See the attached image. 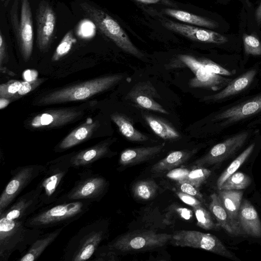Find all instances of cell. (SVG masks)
Here are the masks:
<instances>
[{"mask_svg":"<svg viewBox=\"0 0 261 261\" xmlns=\"http://www.w3.org/2000/svg\"><path fill=\"white\" fill-rule=\"evenodd\" d=\"M79 232L75 240L73 247L68 249L69 257L67 260L83 261L90 258L97 249L103 237L102 229L96 228V223L90 224Z\"/></svg>","mask_w":261,"mask_h":261,"instance_id":"11","label":"cell"},{"mask_svg":"<svg viewBox=\"0 0 261 261\" xmlns=\"http://www.w3.org/2000/svg\"><path fill=\"white\" fill-rule=\"evenodd\" d=\"M76 41L72 31L68 32L57 47L53 55L52 61H57L67 54Z\"/></svg>","mask_w":261,"mask_h":261,"instance_id":"37","label":"cell"},{"mask_svg":"<svg viewBox=\"0 0 261 261\" xmlns=\"http://www.w3.org/2000/svg\"><path fill=\"white\" fill-rule=\"evenodd\" d=\"M164 12L176 19L187 23L211 29H215L219 27L218 23L213 20L186 11L166 9L164 10Z\"/></svg>","mask_w":261,"mask_h":261,"instance_id":"31","label":"cell"},{"mask_svg":"<svg viewBox=\"0 0 261 261\" xmlns=\"http://www.w3.org/2000/svg\"><path fill=\"white\" fill-rule=\"evenodd\" d=\"M22 82L11 80L0 85V97L11 99L17 98V93L21 86Z\"/></svg>","mask_w":261,"mask_h":261,"instance_id":"39","label":"cell"},{"mask_svg":"<svg viewBox=\"0 0 261 261\" xmlns=\"http://www.w3.org/2000/svg\"><path fill=\"white\" fill-rule=\"evenodd\" d=\"M81 9L98 29L124 51L138 59L144 54L133 43L119 24L103 10L87 2L80 4Z\"/></svg>","mask_w":261,"mask_h":261,"instance_id":"4","label":"cell"},{"mask_svg":"<svg viewBox=\"0 0 261 261\" xmlns=\"http://www.w3.org/2000/svg\"><path fill=\"white\" fill-rule=\"evenodd\" d=\"M180 178L178 182L189 183L197 188H199L208 178L211 171L203 167H196Z\"/></svg>","mask_w":261,"mask_h":261,"instance_id":"35","label":"cell"},{"mask_svg":"<svg viewBox=\"0 0 261 261\" xmlns=\"http://www.w3.org/2000/svg\"><path fill=\"white\" fill-rule=\"evenodd\" d=\"M42 188L39 183L34 189L20 197L12 203L0 216L9 220L21 219L26 220L42 204L40 200Z\"/></svg>","mask_w":261,"mask_h":261,"instance_id":"15","label":"cell"},{"mask_svg":"<svg viewBox=\"0 0 261 261\" xmlns=\"http://www.w3.org/2000/svg\"><path fill=\"white\" fill-rule=\"evenodd\" d=\"M99 123L89 118L81 125L73 129L59 143L60 149H67L89 139L98 128Z\"/></svg>","mask_w":261,"mask_h":261,"instance_id":"22","label":"cell"},{"mask_svg":"<svg viewBox=\"0 0 261 261\" xmlns=\"http://www.w3.org/2000/svg\"><path fill=\"white\" fill-rule=\"evenodd\" d=\"M261 111V94L227 109L214 116L213 120L226 123L238 121Z\"/></svg>","mask_w":261,"mask_h":261,"instance_id":"19","label":"cell"},{"mask_svg":"<svg viewBox=\"0 0 261 261\" xmlns=\"http://www.w3.org/2000/svg\"><path fill=\"white\" fill-rule=\"evenodd\" d=\"M15 29L21 54L27 62L31 56L34 41L32 14L29 0L21 1L19 24Z\"/></svg>","mask_w":261,"mask_h":261,"instance_id":"16","label":"cell"},{"mask_svg":"<svg viewBox=\"0 0 261 261\" xmlns=\"http://www.w3.org/2000/svg\"><path fill=\"white\" fill-rule=\"evenodd\" d=\"M197 152V149L174 151L154 164L150 171L159 173L170 171L188 161Z\"/></svg>","mask_w":261,"mask_h":261,"instance_id":"26","label":"cell"},{"mask_svg":"<svg viewBox=\"0 0 261 261\" xmlns=\"http://www.w3.org/2000/svg\"><path fill=\"white\" fill-rule=\"evenodd\" d=\"M257 71L252 69L243 73L236 79L232 80L220 92L205 96L203 101H218L238 94L246 89L253 80Z\"/></svg>","mask_w":261,"mask_h":261,"instance_id":"23","label":"cell"},{"mask_svg":"<svg viewBox=\"0 0 261 261\" xmlns=\"http://www.w3.org/2000/svg\"><path fill=\"white\" fill-rule=\"evenodd\" d=\"M26 220H9L0 216V257L7 260L15 251L30 247L41 236L42 229L30 228Z\"/></svg>","mask_w":261,"mask_h":261,"instance_id":"3","label":"cell"},{"mask_svg":"<svg viewBox=\"0 0 261 261\" xmlns=\"http://www.w3.org/2000/svg\"><path fill=\"white\" fill-rule=\"evenodd\" d=\"M44 81V79H37L32 81L22 82L21 86L17 93V97L26 95L38 87Z\"/></svg>","mask_w":261,"mask_h":261,"instance_id":"41","label":"cell"},{"mask_svg":"<svg viewBox=\"0 0 261 261\" xmlns=\"http://www.w3.org/2000/svg\"><path fill=\"white\" fill-rule=\"evenodd\" d=\"M122 74H111L55 90L41 97L37 106H47L86 100L108 90L123 79Z\"/></svg>","mask_w":261,"mask_h":261,"instance_id":"1","label":"cell"},{"mask_svg":"<svg viewBox=\"0 0 261 261\" xmlns=\"http://www.w3.org/2000/svg\"><path fill=\"white\" fill-rule=\"evenodd\" d=\"M255 19L258 24L261 23V3L256 10Z\"/></svg>","mask_w":261,"mask_h":261,"instance_id":"47","label":"cell"},{"mask_svg":"<svg viewBox=\"0 0 261 261\" xmlns=\"http://www.w3.org/2000/svg\"><path fill=\"white\" fill-rule=\"evenodd\" d=\"M237 220L244 233L254 238L261 237L260 220L255 207L247 199L242 201Z\"/></svg>","mask_w":261,"mask_h":261,"instance_id":"20","label":"cell"},{"mask_svg":"<svg viewBox=\"0 0 261 261\" xmlns=\"http://www.w3.org/2000/svg\"><path fill=\"white\" fill-rule=\"evenodd\" d=\"M249 134L247 132H243L215 145L206 154L196 160L193 163L194 165L196 167H203L223 162L233 155L243 146Z\"/></svg>","mask_w":261,"mask_h":261,"instance_id":"10","label":"cell"},{"mask_svg":"<svg viewBox=\"0 0 261 261\" xmlns=\"http://www.w3.org/2000/svg\"><path fill=\"white\" fill-rule=\"evenodd\" d=\"M45 168L42 165H28L16 169L1 195L0 214L12 203L35 178L44 173Z\"/></svg>","mask_w":261,"mask_h":261,"instance_id":"7","label":"cell"},{"mask_svg":"<svg viewBox=\"0 0 261 261\" xmlns=\"http://www.w3.org/2000/svg\"><path fill=\"white\" fill-rule=\"evenodd\" d=\"M167 214H173V217L185 220H190L193 215L191 210L178 206H174L173 205L169 208Z\"/></svg>","mask_w":261,"mask_h":261,"instance_id":"42","label":"cell"},{"mask_svg":"<svg viewBox=\"0 0 261 261\" xmlns=\"http://www.w3.org/2000/svg\"><path fill=\"white\" fill-rule=\"evenodd\" d=\"M12 99L0 97V109H3L10 103Z\"/></svg>","mask_w":261,"mask_h":261,"instance_id":"46","label":"cell"},{"mask_svg":"<svg viewBox=\"0 0 261 261\" xmlns=\"http://www.w3.org/2000/svg\"><path fill=\"white\" fill-rule=\"evenodd\" d=\"M158 189L156 183L151 179L137 181L132 187L133 196L139 200H150L155 195Z\"/></svg>","mask_w":261,"mask_h":261,"instance_id":"32","label":"cell"},{"mask_svg":"<svg viewBox=\"0 0 261 261\" xmlns=\"http://www.w3.org/2000/svg\"><path fill=\"white\" fill-rule=\"evenodd\" d=\"M176 194L182 202L191 206L192 207L202 205V202L193 196L181 191L177 192Z\"/></svg>","mask_w":261,"mask_h":261,"instance_id":"44","label":"cell"},{"mask_svg":"<svg viewBox=\"0 0 261 261\" xmlns=\"http://www.w3.org/2000/svg\"><path fill=\"white\" fill-rule=\"evenodd\" d=\"M36 19L37 45L40 51L45 53L52 42L56 23L55 13L47 2L42 1L39 3Z\"/></svg>","mask_w":261,"mask_h":261,"instance_id":"13","label":"cell"},{"mask_svg":"<svg viewBox=\"0 0 261 261\" xmlns=\"http://www.w3.org/2000/svg\"><path fill=\"white\" fill-rule=\"evenodd\" d=\"M194 212L197 224L205 230H218L220 226L214 222L211 213L202 205L192 207Z\"/></svg>","mask_w":261,"mask_h":261,"instance_id":"36","label":"cell"},{"mask_svg":"<svg viewBox=\"0 0 261 261\" xmlns=\"http://www.w3.org/2000/svg\"><path fill=\"white\" fill-rule=\"evenodd\" d=\"M199 60L203 67L209 71L222 75L231 74L229 71L209 59L199 58Z\"/></svg>","mask_w":261,"mask_h":261,"instance_id":"40","label":"cell"},{"mask_svg":"<svg viewBox=\"0 0 261 261\" xmlns=\"http://www.w3.org/2000/svg\"><path fill=\"white\" fill-rule=\"evenodd\" d=\"M176 246L204 249L213 253L232 258L233 255L215 236L196 230H180L174 232L170 240Z\"/></svg>","mask_w":261,"mask_h":261,"instance_id":"6","label":"cell"},{"mask_svg":"<svg viewBox=\"0 0 261 261\" xmlns=\"http://www.w3.org/2000/svg\"><path fill=\"white\" fill-rule=\"evenodd\" d=\"M106 180L96 175H85L63 197L62 201L98 200L106 189Z\"/></svg>","mask_w":261,"mask_h":261,"instance_id":"12","label":"cell"},{"mask_svg":"<svg viewBox=\"0 0 261 261\" xmlns=\"http://www.w3.org/2000/svg\"><path fill=\"white\" fill-rule=\"evenodd\" d=\"M110 145L109 142H104L72 155L70 159L71 167L84 166L103 158L108 154Z\"/></svg>","mask_w":261,"mask_h":261,"instance_id":"25","label":"cell"},{"mask_svg":"<svg viewBox=\"0 0 261 261\" xmlns=\"http://www.w3.org/2000/svg\"><path fill=\"white\" fill-rule=\"evenodd\" d=\"M71 157L65 160L54 162L48 167H46L44 177L40 182L42 188L40 200L42 205L51 204L58 199L62 192L63 181L71 167Z\"/></svg>","mask_w":261,"mask_h":261,"instance_id":"8","label":"cell"},{"mask_svg":"<svg viewBox=\"0 0 261 261\" xmlns=\"http://www.w3.org/2000/svg\"><path fill=\"white\" fill-rule=\"evenodd\" d=\"M255 147V143H252L246 148L236 159H235L227 168L222 172L217 181L218 189L220 188L225 180L237 171L241 166L250 155Z\"/></svg>","mask_w":261,"mask_h":261,"instance_id":"33","label":"cell"},{"mask_svg":"<svg viewBox=\"0 0 261 261\" xmlns=\"http://www.w3.org/2000/svg\"><path fill=\"white\" fill-rule=\"evenodd\" d=\"M163 25L168 29L195 41L223 44L228 41L225 36L217 32L195 26L175 22L170 20L164 21Z\"/></svg>","mask_w":261,"mask_h":261,"instance_id":"18","label":"cell"},{"mask_svg":"<svg viewBox=\"0 0 261 261\" xmlns=\"http://www.w3.org/2000/svg\"><path fill=\"white\" fill-rule=\"evenodd\" d=\"M83 112L77 108L50 110L35 116L30 121L33 128H51L67 124L82 117Z\"/></svg>","mask_w":261,"mask_h":261,"instance_id":"17","label":"cell"},{"mask_svg":"<svg viewBox=\"0 0 261 261\" xmlns=\"http://www.w3.org/2000/svg\"><path fill=\"white\" fill-rule=\"evenodd\" d=\"M161 97L149 81L136 83L127 92L125 99L132 102L139 108L169 114V112L158 103L155 99Z\"/></svg>","mask_w":261,"mask_h":261,"instance_id":"14","label":"cell"},{"mask_svg":"<svg viewBox=\"0 0 261 261\" xmlns=\"http://www.w3.org/2000/svg\"><path fill=\"white\" fill-rule=\"evenodd\" d=\"M217 194L231 220L239 226L238 215L242 201L243 192L237 190H218Z\"/></svg>","mask_w":261,"mask_h":261,"instance_id":"29","label":"cell"},{"mask_svg":"<svg viewBox=\"0 0 261 261\" xmlns=\"http://www.w3.org/2000/svg\"><path fill=\"white\" fill-rule=\"evenodd\" d=\"M179 59L195 74V76L190 79L188 83L190 88L217 91L226 87L232 81L207 70L201 64L199 58L190 55H181L179 56Z\"/></svg>","mask_w":261,"mask_h":261,"instance_id":"9","label":"cell"},{"mask_svg":"<svg viewBox=\"0 0 261 261\" xmlns=\"http://www.w3.org/2000/svg\"><path fill=\"white\" fill-rule=\"evenodd\" d=\"M111 120L117 126L120 133L128 141L135 142H145L148 137L134 126L132 120L126 115L114 113L110 115Z\"/></svg>","mask_w":261,"mask_h":261,"instance_id":"28","label":"cell"},{"mask_svg":"<svg viewBox=\"0 0 261 261\" xmlns=\"http://www.w3.org/2000/svg\"><path fill=\"white\" fill-rule=\"evenodd\" d=\"M209 209L217 221V223L229 234L238 236L244 234L240 227L230 219L222 204L217 193H213L211 196Z\"/></svg>","mask_w":261,"mask_h":261,"instance_id":"24","label":"cell"},{"mask_svg":"<svg viewBox=\"0 0 261 261\" xmlns=\"http://www.w3.org/2000/svg\"><path fill=\"white\" fill-rule=\"evenodd\" d=\"M63 228L41 235L29 247L26 253L19 259L20 261H34L43 252L60 234Z\"/></svg>","mask_w":261,"mask_h":261,"instance_id":"30","label":"cell"},{"mask_svg":"<svg viewBox=\"0 0 261 261\" xmlns=\"http://www.w3.org/2000/svg\"><path fill=\"white\" fill-rule=\"evenodd\" d=\"M0 71L4 73L8 74L11 76H14L15 74L5 67L0 66Z\"/></svg>","mask_w":261,"mask_h":261,"instance_id":"48","label":"cell"},{"mask_svg":"<svg viewBox=\"0 0 261 261\" xmlns=\"http://www.w3.org/2000/svg\"><path fill=\"white\" fill-rule=\"evenodd\" d=\"M178 184L180 191L195 197L201 202L204 201L203 195L198 188L186 182H178Z\"/></svg>","mask_w":261,"mask_h":261,"instance_id":"43","label":"cell"},{"mask_svg":"<svg viewBox=\"0 0 261 261\" xmlns=\"http://www.w3.org/2000/svg\"><path fill=\"white\" fill-rule=\"evenodd\" d=\"M251 183L248 175L241 172H236L228 177L218 190H237L246 189Z\"/></svg>","mask_w":261,"mask_h":261,"instance_id":"34","label":"cell"},{"mask_svg":"<svg viewBox=\"0 0 261 261\" xmlns=\"http://www.w3.org/2000/svg\"><path fill=\"white\" fill-rule=\"evenodd\" d=\"M143 117L151 130L158 136L165 140H174L180 135L169 122L154 115L144 114Z\"/></svg>","mask_w":261,"mask_h":261,"instance_id":"27","label":"cell"},{"mask_svg":"<svg viewBox=\"0 0 261 261\" xmlns=\"http://www.w3.org/2000/svg\"><path fill=\"white\" fill-rule=\"evenodd\" d=\"M172 234L152 230H139L123 234L109 245L121 252L146 251L162 247L170 241Z\"/></svg>","mask_w":261,"mask_h":261,"instance_id":"5","label":"cell"},{"mask_svg":"<svg viewBox=\"0 0 261 261\" xmlns=\"http://www.w3.org/2000/svg\"><path fill=\"white\" fill-rule=\"evenodd\" d=\"M165 143L152 146L129 148L120 154L119 164L123 166H132L148 160L160 153Z\"/></svg>","mask_w":261,"mask_h":261,"instance_id":"21","label":"cell"},{"mask_svg":"<svg viewBox=\"0 0 261 261\" xmlns=\"http://www.w3.org/2000/svg\"><path fill=\"white\" fill-rule=\"evenodd\" d=\"M7 57L6 43L4 35L0 31V66H2Z\"/></svg>","mask_w":261,"mask_h":261,"instance_id":"45","label":"cell"},{"mask_svg":"<svg viewBox=\"0 0 261 261\" xmlns=\"http://www.w3.org/2000/svg\"><path fill=\"white\" fill-rule=\"evenodd\" d=\"M63 203L44 207L34 213L25 221L30 228H46L58 225L67 224L78 219L89 209V200L63 201Z\"/></svg>","mask_w":261,"mask_h":261,"instance_id":"2","label":"cell"},{"mask_svg":"<svg viewBox=\"0 0 261 261\" xmlns=\"http://www.w3.org/2000/svg\"><path fill=\"white\" fill-rule=\"evenodd\" d=\"M139 2L149 4H154L158 2L160 0H136Z\"/></svg>","mask_w":261,"mask_h":261,"instance_id":"49","label":"cell"},{"mask_svg":"<svg viewBox=\"0 0 261 261\" xmlns=\"http://www.w3.org/2000/svg\"><path fill=\"white\" fill-rule=\"evenodd\" d=\"M6 0H1L2 2L6 1Z\"/></svg>","mask_w":261,"mask_h":261,"instance_id":"50","label":"cell"},{"mask_svg":"<svg viewBox=\"0 0 261 261\" xmlns=\"http://www.w3.org/2000/svg\"><path fill=\"white\" fill-rule=\"evenodd\" d=\"M243 40L245 52L253 56L261 55V42L253 35L244 34Z\"/></svg>","mask_w":261,"mask_h":261,"instance_id":"38","label":"cell"}]
</instances>
